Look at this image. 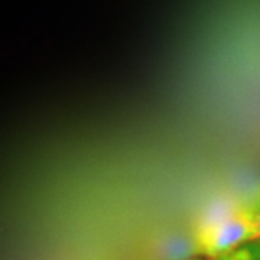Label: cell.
Masks as SVG:
<instances>
[{"label": "cell", "mask_w": 260, "mask_h": 260, "mask_svg": "<svg viewBox=\"0 0 260 260\" xmlns=\"http://www.w3.org/2000/svg\"><path fill=\"white\" fill-rule=\"evenodd\" d=\"M218 260H260V240L246 243Z\"/></svg>", "instance_id": "obj_2"}, {"label": "cell", "mask_w": 260, "mask_h": 260, "mask_svg": "<svg viewBox=\"0 0 260 260\" xmlns=\"http://www.w3.org/2000/svg\"><path fill=\"white\" fill-rule=\"evenodd\" d=\"M243 208H244V207H243ZM244 210H246V208H244ZM246 211L250 215L251 242L260 240V208H257V210H246Z\"/></svg>", "instance_id": "obj_3"}, {"label": "cell", "mask_w": 260, "mask_h": 260, "mask_svg": "<svg viewBox=\"0 0 260 260\" xmlns=\"http://www.w3.org/2000/svg\"><path fill=\"white\" fill-rule=\"evenodd\" d=\"M148 260H159V259H148Z\"/></svg>", "instance_id": "obj_5"}, {"label": "cell", "mask_w": 260, "mask_h": 260, "mask_svg": "<svg viewBox=\"0 0 260 260\" xmlns=\"http://www.w3.org/2000/svg\"><path fill=\"white\" fill-rule=\"evenodd\" d=\"M194 260H218V259H210V257H195Z\"/></svg>", "instance_id": "obj_4"}, {"label": "cell", "mask_w": 260, "mask_h": 260, "mask_svg": "<svg viewBox=\"0 0 260 260\" xmlns=\"http://www.w3.org/2000/svg\"><path fill=\"white\" fill-rule=\"evenodd\" d=\"M203 257L220 259L251 242V221L242 203L217 201L205 211L194 232Z\"/></svg>", "instance_id": "obj_1"}]
</instances>
